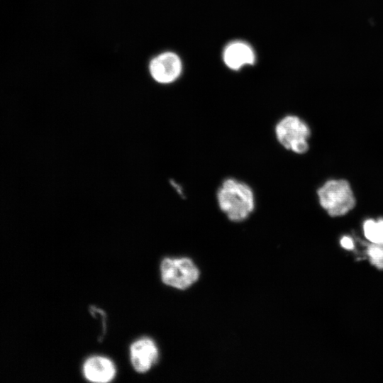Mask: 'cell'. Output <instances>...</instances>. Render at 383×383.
<instances>
[{
    "mask_svg": "<svg viewBox=\"0 0 383 383\" xmlns=\"http://www.w3.org/2000/svg\"><path fill=\"white\" fill-rule=\"evenodd\" d=\"M220 210L233 222L246 220L255 209L254 191L246 182L234 177L223 180L216 192Z\"/></svg>",
    "mask_w": 383,
    "mask_h": 383,
    "instance_id": "1",
    "label": "cell"
},
{
    "mask_svg": "<svg viewBox=\"0 0 383 383\" xmlns=\"http://www.w3.org/2000/svg\"><path fill=\"white\" fill-rule=\"evenodd\" d=\"M321 206L332 217L343 216L355 205L349 182L345 179H330L317 190Z\"/></svg>",
    "mask_w": 383,
    "mask_h": 383,
    "instance_id": "2",
    "label": "cell"
},
{
    "mask_svg": "<svg viewBox=\"0 0 383 383\" xmlns=\"http://www.w3.org/2000/svg\"><path fill=\"white\" fill-rule=\"evenodd\" d=\"M274 133L278 143L287 150L301 155L309 148L310 127L298 116L288 114L282 117L275 125Z\"/></svg>",
    "mask_w": 383,
    "mask_h": 383,
    "instance_id": "3",
    "label": "cell"
},
{
    "mask_svg": "<svg viewBox=\"0 0 383 383\" xmlns=\"http://www.w3.org/2000/svg\"><path fill=\"white\" fill-rule=\"evenodd\" d=\"M162 282L173 288L185 290L199 278L200 272L188 257H165L160 266Z\"/></svg>",
    "mask_w": 383,
    "mask_h": 383,
    "instance_id": "4",
    "label": "cell"
},
{
    "mask_svg": "<svg viewBox=\"0 0 383 383\" xmlns=\"http://www.w3.org/2000/svg\"><path fill=\"white\" fill-rule=\"evenodd\" d=\"M152 77L161 84L174 82L181 74L182 64L179 57L172 52H165L155 56L150 62Z\"/></svg>",
    "mask_w": 383,
    "mask_h": 383,
    "instance_id": "5",
    "label": "cell"
},
{
    "mask_svg": "<svg viewBox=\"0 0 383 383\" xmlns=\"http://www.w3.org/2000/svg\"><path fill=\"white\" fill-rule=\"evenodd\" d=\"M159 350L155 343L144 337L134 341L130 347V359L133 369L145 373L157 362Z\"/></svg>",
    "mask_w": 383,
    "mask_h": 383,
    "instance_id": "6",
    "label": "cell"
},
{
    "mask_svg": "<svg viewBox=\"0 0 383 383\" xmlns=\"http://www.w3.org/2000/svg\"><path fill=\"white\" fill-rule=\"evenodd\" d=\"M82 371L84 377L94 383L110 382L116 374L114 363L110 359L99 355L87 359L83 364Z\"/></svg>",
    "mask_w": 383,
    "mask_h": 383,
    "instance_id": "7",
    "label": "cell"
},
{
    "mask_svg": "<svg viewBox=\"0 0 383 383\" xmlns=\"http://www.w3.org/2000/svg\"><path fill=\"white\" fill-rule=\"evenodd\" d=\"M223 60L231 70H238L247 65H252L255 60V52L247 43L235 40L228 43L224 48Z\"/></svg>",
    "mask_w": 383,
    "mask_h": 383,
    "instance_id": "8",
    "label": "cell"
},
{
    "mask_svg": "<svg viewBox=\"0 0 383 383\" xmlns=\"http://www.w3.org/2000/svg\"><path fill=\"white\" fill-rule=\"evenodd\" d=\"M364 234L366 238L373 243H383V219L377 221L367 219L363 224Z\"/></svg>",
    "mask_w": 383,
    "mask_h": 383,
    "instance_id": "9",
    "label": "cell"
},
{
    "mask_svg": "<svg viewBox=\"0 0 383 383\" xmlns=\"http://www.w3.org/2000/svg\"><path fill=\"white\" fill-rule=\"evenodd\" d=\"M367 252L371 263L379 270H383V243H372Z\"/></svg>",
    "mask_w": 383,
    "mask_h": 383,
    "instance_id": "10",
    "label": "cell"
},
{
    "mask_svg": "<svg viewBox=\"0 0 383 383\" xmlns=\"http://www.w3.org/2000/svg\"><path fill=\"white\" fill-rule=\"evenodd\" d=\"M340 245L343 248L347 250H352L354 248V243L351 238L344 236L340 240Z\"/></svg>",
    "mask_w": 383,
    "mask_h": 383,
    "instance_id": "11",
    "label": "cell"
}]
</instances>
